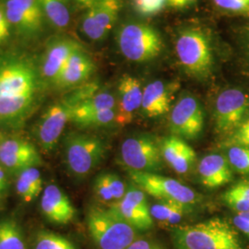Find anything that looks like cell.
<instances>
[{"label": "cell", "instance_id": "obj_1", "mask_svg": "<svg viewBox=\"0 0 249 249\" xmlns=\"http://www.w3.org/2000/svg\"><path fill=\"white\" fill-rule=\"evenodd\" d=\"M40 79L25 60L0 63V126L14 127L31 115L36 105Z\"/></svg>", "mask_w": 249, "mask_h": 249}, {"label": "cell", "instance_id": "obj_2", "mask_svg": "<svg viewBox=\"0 0 249 249\" xmlns=\"http://www.w3.org/2000/svg\"><path fill=\"white\" fill-rule=\"evenodd\" d=\"M176 249H245L237 229L221 218L172 229Z\"/></svg>", "mask_w": 249, "mask_h": 249}, {"label": "cell", "instance_id": "obj_3", "mask_svg": "<svg viewBox=\"0 0 249 249\" xmlns=\"http://www.w3.org/2000/svg\"><path fill=\"white\" fill-rule=\"evenodd\" d=\"M89 234L99 249H125L137 240V230L109 208L91 207L87 214Z\"/></svg>", "mask_w": 249, "mask_h": 249}, {"label": "cell", "instance_id": "obj_4", "mask_svg": "<svg viewBox=\"0 0 249 249\" xmlns=\"http://www.w3.org/2000/svg\"><path fill=\"white\" fill-rule=\"evenodd\" d=\"M178 61L188 75L207 79L213 70V49L208 36L203 31L191 28L179 34L176 42Z\"/></svg>", "mask_w": 249, "mask_h": 249}, {"label": "cell", "instance_id": "obj_5", "mask_svg": "<svg viewBox=\"0 0 249 249\" xmlns=\"http://www.w3.org/2000/svg\"><path fill=\"white\" fill-rule=\"evenodd\" d=\"M106 144L97 136L71 132L64 139V158L75 178H85L97 168L106 155Z\"/></svg>", "mask_w": 249, "mask_h": 249}, {"label": "cell", "instance_id": "obj_6", "mask_svg": "<svg viewBox=\"0 0 249 249\" xmlns=\"http://www.w3.org/2000/svg\"><path fill=\"white\" fill-rule=\"evenodd\" d=\"M117 44L125 58L134 62H147L160 54L163 43L153 27L142 23H130L121 27Z\"/></svg>", "mask_w": 249, "mask_h": 249}, {"label": "cell", "instance_id": "obj_7", "mask_svg": "<svg viewBox=\"0 0 249 249\" xmlns=\"http://www.w3.org/2000/svg\"><path fill=\"white\" fill-rule=\"evenodd\" d=\"M128 175L135 186L159 200L174 201L185 207L195 205L199 200L196 191L176 179L136 171H128Z\"/></svg>", "mask_w": 249, "mask_h": 249}, {"label": "cell", "instance_id": "obj_8", "mask_svg": "<svg viewBox=\"0 0 249 249\" xmlns=\"http://www.w3.org/2000/svg\"><path fill=\"white\" fill-rule=\"evenodd\" d=\"M120 160L128 171L158 174L163 168L160 143L150 134L125 139L120 149Z\"/></svg>", "mask_w": 249, "mask_h": 249}, {"label": "cell", "instance_id": "obj_9", "mask_svg": "<svg viewBox=\"0 0 249 249\" xmlns=\"http://www.w3.org/2000/svg\"><path fill=\"white\" fill-rule=\"evenodd\" d=\"M204 120V110L197 99L185 95L179 99L171 111L170 132L183 140H195L203 131Z\"/></svg>", "mask_w": 249, "mask_h": 249}, {"label": "cell", "instance_id": "obj_10", "mask_svg": "<svg viewBox=\"0 0 249 249\" xmlns=\"http://www.w3.org/2000/svg\"><path fill=\"white\" fill-rule=\"evenodd\" d=\"M249 109V95L238 89L220 93L215 105V124L219 133L231 134L242 123Z\"/></svg>", "mask_w": 249, "mask_h": 249}, {"label": "cell", "instance_id": "obj_11", "mask_svg": "<svg viewBox=\"0 0 249 249\" xmlns=\"http://www.w3.org/2000/svg\"><path fill=\"white\" fill-rule=\"evenodd\" d=\"M108 208L137 231H149L153 226V218L145 193L134 184L126 188L120 200L109 205Z\"/></svg>", "mask_w": 249, "mask_h": 249}, {"label": "cell", "instance_id": "obj_12", "mask_svg": "<svg viewBox=\"0 0 249 249\" xmlns=\"http://www.w3.org/2000/svg\"><path fill=\"white\" fill-rule=\"evenodd\" d=\"M43 163L36 146L17 137L0 138V166L10 174L37 167Z\"/></svg>", "mask_w": 249, "mask_h": 249}, {"label": "cell", "instance_id": "obj_13", "mask_svg": "<svg viewBox=\"0 0 249 249\" xmlns=\"http://www.w3.org/2000/svg\"><path fill=\"white\" fill-rule=\"evenodd\" d=\"M72 108L64 101L48 107L36 126V140L41 150L50 153L54 150L62 136L66 124L71 121Z\"/></svg>", "mask_w": 249, "mask_h": 249}, {"label": "cell", "instance_id": "obj_14", "mask_svg": "<svg viewBox=\"0 0 249 249\" xmlns=\"http://www.w3.org/2000/svg\"><path fill=\"white\" fill-rule=\"evenodd\" d=\"M4 9L10 26L26 38L38 36L44 24L39 0H4Z\"/></svg>", "mask_w": 249, "mask_h": 249}, {"label": "cell", "instance_id": "obj_15", "mask_svg": "<svg viewBox=\"0 0 249 249\" xmlns=\"http://www.w3.org/2000/svg\"><path fill=\"white\" fill-rule=\"evenodd\" d=\"M40 208L45 219L56 225H66L76 217V209L70 197L55 184H49L44 189Z\"/></svg>", "mask_w": 249, "mask_h": 249}, {"label": "cell", "instance_id": "obj_16", "mask_svg": "<svg viewBox=\"0 0 249 249\" xmlns=\"http://www.w3.org/2000/svg\"><path fill=\"white\" fill-rule=\"evenodd\" d=\"M80 47V44L71 39L60 38L51 41L42 58L41 78L47 83L54 84L71 55Z\"/></svg>", "mask_w": 249, "mask_h": 249}, {"label": "cell", "instance_id": "obj_17", "mask_svg": "<svg viewBox=\"0 0 249 249\" xmlns=\"http://www.w3.org/2000/svg\"><path fill=\"white\" fill-rule=\"evenodd\" d=\"M180 85L178 81L155 80L143 89L142 110L149 118L158 117L169 112Z\"/></svg>", "mask_w": 249, "mask_h": 249}, {"label": "cell", "instance_id": "obj_18", "mask_svg": "<svg viewBox=\"0 0 249 249\" xmlns=\"http://www.w3.org/2000/svg\"><path fill=\"white\" fill-rule=\"evenodd\" d=\"M117 89L116 123L125 126L132 122L135 113L142 107L143 89L141 81L129 75H124L120 79Z\"/></svg>", "mask_w": 249, "mask_h": 249}, {"label": "cell", "instance_id": "obj_19", "mask_svg": "<svg viewBox=\"0 0 249 249\" xmlns=\"http://www.w3.org/2000/svg\"><path fill=\"white\" fill-rule=\"evenodd\" d=\"M159 143L163 161L170 168L181 176L191 172L196 164V154L190 145L174 135L162 139Z\"/></svg>", "mask_w": 249, "mask_h": 249}, {"label": "cell", "instance_id": "obj_20", "mask_svg": "<svg viewBox=\"0 0 249 249\" xmlns=\"http://www.w3.org/2000/svg\"><path fill=\"white\" fill-rule=\"evenodd\" d=\"M93 71L94 64L80 47L71 55L53 85L60 89L78 87L88 80Z\"/></svg>", "mask_w": 249, "mask_h": 249}, {"label": "cell", "instance_id": "obj_21", "mask_svg": "<svg viewBox=\"0 0 249 249\" xmlns=\"http://www.w3.org/2000/svg\"><path fill=\"white\" fill-rule=\"evenodd\" d=\"M200 182L207 188H218L232 179V169L227 158L221 154L206 155L197 164Z\"/></svg>", "mask_w": 249, "mask_h": 249}, {"label": "cell", "instance_id": "obj_22", "mask_svg": "<svg viewBox=\"0 0 249 249\" xmlns=\"http://www.w3.org/2000/svg\"><path fill=\"white\" fill-rule=\"evenodd\" d=\"M16 191L20 199L25 203L33 202L43 193V179L37 167L23 170L18 174Z\"/></svg>", "mask_w": 249, "mask_h": 249}, {"label": "cell", "instance_id": "obj_23", "mask_svg": "<svg viewBox=\"0 0 249 249\" xmlns=\"http://www.w3.org/2000/svg\"><path fill=\"white\" fill-rule=\"evenodd\" d=\"M116 101L115 96L110 92L101 91L97 92L91 98L80 104V106L73 108L71 111V121L76 123L86 116L93 115L107 109H116Z\"/></svg>", "mask_w": 249, "mask_h": 249}, {"label": "cell", "instance_id": "obj_24", "mask_svg": "<svg viewBox=\"0 0 249 249\" xmlns=\"http://www.w3.org/2000/svg\"><path fill=\"white\" fill-rule=\"evenodd\" d=\"M44 17L56 30H65L71 22L67 0H39Z\"/></svg>", "mask_w": 249, "mask_h": 249}, {"label": "cell", "instance_id": "obj_25", "mask_svg": "<svg viewBox=\"0 0 249 249\" xmlns=\"http://www.w3.org/2000/svg\"><path fill=\"white\" fill-rule=\"evenodd\" d=\"M186 208L187 207L178 202L160 200V202L152 205L150 210L153 220L164 225L176 227L182 221L186 213Z\"/></svg>", "mask_w": 249, "mask_h": 249}, {"label": "cell", "instance_id": "obj_26", "mask_svg": "<svg viewBox=\"0 0 249 249\" xmlns=\"http://www.w3.org/2000/svg\"><path fill=\"white\" fill-rule=\"evenodd\" d=\"M89 9V8H88ZM93 16L101 28L107 33L116 24L118 13L121 9L120 0H98L91 7Z\"/></svg>", "mask_w": 249, "mask_h": 249}, {"label": "cell", "instance_id": "obj_27", "mask_svg": "<svg viewBox=\"0 0 249 249\" xmlns=\"http://www.w3.org/2000/svg\"><path fill=\"white\" fill-rule=\"evenodd\" d=\"M0 249H26L23 233L14 220L0 222Z\"/></svg>", "mask_w": 249, "mask_h": 249}, {"label": "cell", "instance_id": "obj_28", "mask_svg": "<svg viewBox=\"0 0 249 249\" xmlns=\"http://www.w3.org/2000/svg\"><path fill=\"white\" fill-rule=\"evenodd\" d=\"M34 249H77L71 241L53 231L42 230L36 233Z\"/></svg>", "mask_w": 249, "mask_h": 249}, {"label": "cell", "instance_id": "obj_29", "mask_svg": "<svg viewBox=\"0 0 249 249\" xmlns=\"http://www.w3.org/2000/svg\"><path fill=\"white\" fill-rule=\"evenodd\" d=\"M227 160L231 169L243 175H249V147H229L227 151Z\"/></svg>", "mask_w": 249, "mask_h": 249}, {"label": "cell", "instance_id": "obj_30", "mask_svg": "<svg viewBox=\"0 0 249 249\" xmlns=\"http://www.w3.org/2000/svg\"><path fill=\"white\" fill-rule=\"evenodd\" d=\"M98 89L99 85L96 82L83 83L73 89L69 95L63 99V101L73 109L95 95Z\"/></svg>", "mask_w": 249, "mask_h": 249}, {"label": "cell", "instance_id": "obj_31", "mask_svg": "<svg viewBox=\"0 0 249 249\" xmlns=\"http://www.w3.org/2000/svg\"><path fill=\"white\" fill-rule=\"evenodd\" d=\"M116 109H107L95 113L93 115L86 116L74 124H78L81 127H89V126H105L116 122Z\"/></svg>", "mask_w": 249, "mask_h": 249}, {"label": "cell", "instance_id": "obj_32", "mask_svg": "<svg viewBox=\"0 0 249 249\" xmlns=\"http://www.w3.org/2000/svg\"><path fill=\"white\" fill-rule=\"evenodd\" d=\"M81 31L92 41H100L107 37V34L99 25L98 22L93 16L91 9H87L85 12L82 21H81Z\"/></svg>", "mask_w": 249, "mask_h": 249}, {"label": "cell", "instance_id": "obj_33", "mask_svg": "<svg viewBox=\"0 0 249 249\" xmlns=\"http://www.w3.org/2000/svg\"><path fill=\"white\" fill-rule=\"evenodd\" d=\"M94 194L99 200L107 206L114 203V196L109 186L107 173L100 174L93 183Z\"/></svg>", "mask_w": 249, "mask_h": 249}, {"label": "cell", "instance_id": "obj_34", "mask_svg": "<svg viewBox=\"0 0 249 249\" xmlns=\"http://www.w3.org/2000/svg\"><path fill=\"white\" fill-rule=\"evenodd\" d=\"M214 5L223 11L249 16V0H213Z\"/></svg>", "mask_w": 249, "mask_h": 249}, {"label": "cell", "instance_id": "obj_35", "mask_svg": "<svg viewBox=\"0 0 249 249\" xmlns=\"http://www.w3.org/2000/svg\"><path fill=\"white\" fill-rule=\"evenodd\" d=\"M167 0H134L135 9L142 15L151 16L159 13Z\"/></svg>", "mask_w": 249, "mask_h": 249}, {"label": "cell", "instance_id": "obj_36", "mask_svg": "<svg viewBox=\"0 0 249 249\" xmlns=\"http://www.w3.org/2000/svg\"><path fill=\"white\" fill-rule=\"evenodd\" d=\"M228 146H244L249 147V119L243 121V123L230 134L226 140Z\"/></svg>", "mask_w": 249, "mask_h": 249}, {"label": "cell", "instance_id": "obj_37", "mask_svg": "<svg viewBox=\"0 0 249 249\" xmlns=\"http://www.w3.org/2000/svg\"><path fill=\"white\" fill-rule=\"evenodd\" d=\"M107 174L108 183L111 187L112 194L114 196V202H116L120 200L124 196L126 191L125 185L122 181V179L116 174H113V173H107Z\"/></svg>", "mask_w": 249, "mask_h": 249}, {"label": "cell", "instance_id": "obj_38", "mask_svg": "<svg viewBox=\"0 0 249 249\" xmlns=\"http://www.w3.org/2000/svg\"><path fill=\"white\" fill-rule=\"evenodd\" d=\"M223 200L231 210L237 213H249V199L241 196H231L223 195Z\"/></svg>", "mask_w": 249, "mask_h": 249}, {"label": "cell", "instance_id": "obj_39", "mask_svg": "<svg viewBox=\"0 0 249 249\" xmlns=\"http://www.w3.org/2000/svg\"><path fill=\"white\" fill-rule=\"evenodd\" d=\"M223 195L231 196H241L249 199V180H242L229 188Z\"/></svg>", "mask_w": 249, "mask_h": 249}, {"label": "cell", "instance_id": "obj_40", "mask_svg": "<svg viewBox=\"0 0 249 249\" xmlns=\"http://www.w3.org/2000/svg\"><path fill=\"white\" fill-rule=\"evenodd\" d=\"M10 24L6 16L3 2H0V45L4 43L10 34Z\"/></svg>", "mask_w": 249, "mask_h": 249}, {"label": "cell", "instance_id": "obj_41", "mask_svg": "<svg viewBox=\"0 0 249 249\" xmlns=\"http://www.w3.org/2000/svg\"><path fill=\"white\" fill-rule=\"evenodd\" d=\"M125 249H165L160 243L152 239H137Z\"/></svg>", "mask_w": 249, "mask_h": 249}, {"label": "cell", "instance_id": "obj_42", "mask_svg": "<svg viewBox=\"0 0 249 249\" xmlns=\"http://www.w3.org/2000/svg\"><path fill=\"white\" fill-rule=\"evenodd\" d=\"M232 224L238 231L243 232L249 238V220L236 213L232 219Z\"/></svg>", "mask_w": 249, "mask_h": 249}, {"label": "cell", "instance_id": "obj_43", "mask_svg": "<svg viewBox=\"0 0 249 249\" xmlns=\"http://www.w3.org/2000/svg\"><path fill=\"white\" fill-rule=\"evenodd\" d=\"M196 0H167V5L173 9H185L193 5Z\"/></svg>", "mask_w": 249, "mask_h": 249}, {"label": "cell", "instance_id": "obj_44", "mask_svg": "<svg viewBox=\"0 0 249 249\" xmlns=\"http://www.w3.org/2000/svg\"><path fill=\"white\" fill-rule=\"evenodd\" d=\"M9 188V181L6 176V171L0 166V194H4Z\"/></svg>", "mask_w": 249, "mask_h": 249}, {"label": "cell", "instance_id": "obj_45", "mask_svg": "<svg viewBox=\"0 0 249 249\" xmlns=\"http://www.w3.org/2000/svg\"><path fill=\"white\" fill-rule=\"evenodd\" d=\"M73 1L77 2L78 4L82 5V6H84L85 8L88 9L89 7H91L93 4H95L98 0H73Z\"/></svg>", "mask_w": 249, "mask_h": 249}, {"label": "cell", "instance_id": "obj_46", "mask_svg": "<svg viewBox=\"0 0 249 249\" xmlns=\"http://www.w3.org/2000/svg\"><path fill=\"white\" fill-rule=\"evenodd\" d=\"M247 44H248V48H249V27L247 30Z\"/></svg>", "mask_w": 249, "mask_h": 249}, {"label": "cell", "instance_id": "obj_47", "mask_svg": "<svg viewBox=\"0 0 249 249\" xmlns=\"http://www.w3.org/2000/svg\"><path fill=\"white\" fill-rule=\"evenodd\" d=\"M0 138H1V137H0Z\"/></svg>", "mask_w": 249, "mask_h": 249}]
</instances>
